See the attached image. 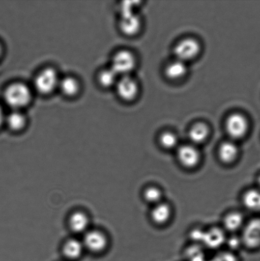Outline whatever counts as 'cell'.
Masks as SVG:
<instances>
[{
	"label": "cell",
	"instance_id": "cell-16",
	"mask_svg": "<svg viewBox=\"0 0 260 261\" xmlns=\"http://www.w3.org/2000/svg\"><path fill=\"white\" fill-rule=\"evenodd\" d=\"M242 201L249 211H260V189H251L244 192Z\"/></svg>",
	"mask_w": 260,
	"mask_h": 261
},
{
	"label": "cell",
	"instance_id": "cell-2",
	"mask_svg": "<svg viewBox=\"0 0 260 261\" xmlns=\"http://www.w3.org/2000/svg\"><path fill=\"white\" fill-rule=\"evenodd\" d=\"M178 163L187 170H193L199 166L202 155L197 146L189 143L179 146L177 149Z\"/></svg>",
	"mask_w": 260,
	"mask_h": 261
},
{
	"label": "cell",
	"instance_id": "cell-24",
	"mask_svg": "<svg viewBox=\"0 0 260 261\" xmlns=\"http://www.w3.org/2000/svg\"><path fill=\"white\" fill-rule=\"evenodd\" d=\"M185 257L187 261H208L205 251L199 245L193 244L188 248L185 252Z\"/></svg>",
	"mask_w": 260,
	"mask_h": 261
},
{
	"label": "cell",
	"instance_id": "cell-7",
	"mask_svg": "<svg viewBox=\"0 0 260 261\" xmlns=\"http://www.w3.org/2000/svg\"><path fill=\"white\" fill-rule=\"evenodd\" d=\"M136 66V59L128 50H121L114 56L111 68L117 75H129Z\"/></svg>",
	"mask_w": 260,
	"mask_h": 261
},
{
	"label": "cell",
	"instance_id": "cell-12",
	"mask_svg": "<svg viewBox=\"0 0 260 261\" xmlns=\"http://www.w3.org/2000/svg\"><path fill=\"white\" fill-rule=\"evenodd\" d=\"M117 93L124 100L131 101L138 93V85L136 81L129 75L122 76L117 83Z\"/></svg>",
	"mask_w": 260,
	"mask_h": 261
},
{
	"label": "cell",
	"instance_id": "cell-10",
	"mask_svg": "<svg viewBox=\"0 0 260 261\" xmlns=\"http://www.w3.org/2000/svg\"><path fill=\"white\" fill-rule=\"evenodd\" d=\"M172 206L167 202L163 201L152 206L150 216L152 221L155 224L162 226L169 223L172 218Z\"/></svg>",
	"mask_w": 260,
	"mask_h": 261
},
{
	"label": "cell",
	"instance_id": "cell-1",
	"mask_svg": "<svg viewBox=\"0 0 260 261\" xmlns=\"http://www.w3.org/2000/svg\"><path fill=\"white\" fill-rule=\"evenodd\" d=\"M5 103L11 108L17 110L29 104L32 93L26 85L22 83H14L7 87L4 94Z\"/></svg>",
	"mask_w": 260,
	"mask_h": 261
},
{
	"label": "cell",
	"instance_id": "cell-29",
	"mask_svg": "<svg viewBox=\"0 0 260 261\" xmlns=\"http://www.w3.org/2000/svg\"><path fill=\"white\" fill-rule=\"evenodd\" d=\"M2 54H3V47L1 44V43H0V58H1Z\"/></svg>",
	"mask_w": 260,
	"mask_h": 261
},
{
	"label": "cell",
	"instance_id": "cell-28",
	"mask_svg": "<svg viewBox=\"0 0 260 261\" xmlns=\"http://www.w3.org/2000/svg\"><path fill=\"white\" fill-rule=\"evenodd\" d=\"M5 119H6V116H5L4 109H3L2 107L0 106V127L5 123Z\"/></svg>",
	"mask_w": 260,
	"mask_h": 261
},
{
	"label": "cell",
	"instance_id": "cell-8",
	"mask_svg": "<svg viewBox=\"0 0 260 261\" xmlns=\"http://www.w3.org/2000/svg\"><path fill=\"white\" fill-rule=\"evenodd\" d=\"M226 231L222 227H212L204 229L200 245L210 250H217L225 245Z\"/></svg>",
	"mask_w": 260,
	"mask_h": 261
},
{
	"label": "cell",
	"instance_id": "cell-21",
	"mask_svg": "<svg viewBox=\"0 0 260 261\" xmlns=\"http://www.w3.org/2000/svg\"><path fill=\"white\" fill-rule=\"evenodd\" d=\"M65 95L73 96L76 95L80 89V84L75 78L66 76L60 81L59 86Z\"/></svg>",
	"mask_w": 260,
	"mask_h": 261
},
{
	"label": "cell",
	"instance_id": "cell-22",
	"mask_svg": "<svg viewBox=\"0 0 260 261\" xmlns=\"http://www.w3.org/2000/svg\"><path fill=\"white\" fill-rule=\"evenodd\" d=\"M5 122L10 129L19 130L25 126V117L24 114L15 111L6 116Z\"/></svg>",
	"mask_w": 260,
	"mask_h": 261
},
{
	"label": "cell",
	"instance_id": "cell-30",
	"mask_svg": "<svg viewBox=\"0 0 260 261\" xmlns=\"http://www.w3.org/2000/svg\"><path fill=\"white\" fill-rule=\"evenodd\" d=\"M258 181V184H259V188H260V176H259Z\"/></svg>",
	"mask_w": 260,
	"mask_h": 261
},
{
	"label": "cell",
	"instance_id": "cell-4",
	"mask_svg": "<svg viewBox=\"0 0 260 261\" xmlns=\"http://www.w3.org/2000/svg\"><path fill=\"white\" fill-rule=\"evenodd\" d=\"M60 81L57 73L53 69L46 68L36 76L35 87L39 93L48 94L59 86Z\"/></svg>",
	"mask_w": 260,
	"mask_h": 261
},
{
	"label": "cell",
	"instance_id": "cell-14",
	"mask_svg": "<svg viewBox=\"0 0 260 261\" xmlns=\"http://www.w3.org/2000/svg\"><path fill=\"white\" fill-rule=\"evenodd\" d=\"M222 228L226 232L234 233L243 229L244 226V217L239 211H233L225 215L223 219Z\"/></svg>",
	"mask_w": 260,
	"mask_h": 261
},
{
	"label": "cell",
	"instance_id": "cell-17",
	"mask_svg": "<svg viewBox=\"0 0 260 261\" xmlns=\"http://www.w3.org/2000/svg\"><path fill=\"white\" fill-rule=\"evenodd\" d=\"M84 249L82 242L77 239H71L64 245L63 252L66 257L73 260L80 257Z\"/></svg>",
	"mask_w": 260,
	"mask_h": 261
},
{
	"label": "cell",
	"instance_id": "cell-19",
	"mask_svg": "<svg viewBox=\"0 0 260 261\" xmlns=\"http://www.w3.org/2000/svg\"><path fill=\"white\" fill-rule=\"evenodd\" d=\"M70 224L71 229L76 233H85L89 226V220L85 214L78 212L71 216Z\"/></svg>",
	"mask_w": 260,
	"mask_h": 261
},
{
	"label": "cell",
	"instance_id": "cell-5",
	"mask_svg": "<svg viewBox=\"0 0 260 261\" xmlns=\"http://www.w3.org/2000/svg\"><path fill=\"white\" fill-rule=\"evenodd\" d=\"M241 237L242 244L250 249L260 247V219H254L244 224Z\"/></svg>",
	"mask_w": 260,
	"mask_h": 261
},
{
	"label": "cell",
	"instance_id": "cell-9",
	"mask_svg": "<svg viewBox=\"0 0 260 261\" xmlns=\"http://www.w3.org/2000/svg\"><path fill=\"white\" fill-rule=\"evenodd\" d=\"M120 28L125 34L131 36L136 34L141 28V20L138 15L134 14L129 7H124Z\"/></svg>",
	"mask_w": 260,
	"mask_h": 261
},
{
	"label": "cell",
	"instance_id": "cell-3",
	"mask_svg": "<svg viewBox=\"0 0 260 261\" xmlns=\"http://www.w3.org/2000/svg\"><path fill=\"white\" fill-rule=\"evenodd\" d=\"M225 128L231 140L236 142L243 138L249 129V123L245 117L241 114H233L226 119Z\"/></svg>",
	"mask_w": 260,
	"mask_h": 261
},
{
	"label": "cell",
	"instance_id": "cell-6",
	"mask_svg": "<svg viewBox=\"0 0 260 261\" xmlns=\"http://www.w3.org/2000/svg\"><path fill=\"white\" fill-rule=\"evenodd\" d=\"M200 50V45L197 40L188 38L181 41L176 45L175 55L177 60L186 63L197 57Z\"/></svg>",
	"mask_w": 260,
	"mask_h": 261
},
{
	"label": "cell",
	"instance_id": "cell-20",
	"mask_svg": "<svg viewBox=\"0 0 260 261\" xmlns=\"http://www.w3.org/2000/svg\"><path fill=\"white\" fill-rule=\"evenodd\" d=\"M142 198L147 203L154 206L163 201L164 193L161 188L157 186H149L144 189Z\"/></svg>",
	"mask_w": 260,
	"mask_h": 261
},
{
	"label": "cell",
	"instance_id": "cell-11",
	"mask_svg": "<svg viewBox=\"0 0 260 261\" xmlns=\"http://www.w3.org/2000/svg\"><path fill=\"white\" fill-rule=\"evenodd\" d=\"M239 155V149L236 142L225 141L221 143L218 149L219 160L225 165H231L236 162Z\"/></svg>",
	"mask_w": 260,
	"mask_h": 261
},
{
	"label": "cell",
	"instance_id": "cell-15",
	"mask_svg": "<svg viewBox=\"0 0 260 261\" xmlns=\"http://www.w3.org/2000/svg\"><path fill=\"white\" fill-rule=\"evenodd\" d=\"M210 129L207 125L200 122L197 123L191 127L188 137L192 144L195 146L203 144L210 137Z\"/></svg>",
	"mask_w": 260,
	"mask_h": 261
},
{
	"label": "cell",
	"instance_id": "cell-26",
	"mask_svg": "<svg viewBox=\"0 0 260 261\" xmlns=\"http://www.w3.org/2000/svg\"><path fill=\"white\" fill-rule=\"evenodd\" d=\"M208 261H241L235 252L225 250L216 254L213 257L209 259Z\"/></svg>",
	"mask_w": 260,
	"mask_h": 261
},
{
	"label": "cell",
	"instance_id": "cell-27",
	"mask_svg": "<svg viewBox=\"0 0 260 261\" xmlns=\"http://www.w3.org/2000/svg\"><path fill=\"white\" fill-rule=\"evenodd\" d=\"M225 245H227L229 251L235 252V250L238 249L243 244L241 237L232 236L230 238H226Z\"/></svg>",
	"mask_w": 260,
	"mask_h": 261
},
{
	"label": "cell",
	"instance_id": "cell-25",
	"mask_svg": "<svg viewBox=\"0 0 260 261\" xmlns=\"http://www.w3.org/2000/svg\"><path fill=\"white\" fill-rule=\"evenodd\" d=\"M118 75L111 68L106 69L99 73V81L101 85L109 87L117 83Z\"/></svg>",
	"mask_w": 260,
	"mask_h": 261
},
{
	"label": "cell",
	"instance_id": "cell-23",
	"mask_svg": "<svg viewBox=\"0 0 260 261\" xmlns=\"http://www.w3.org/2000/svg\"><path fill=\"white\" fill-rule=\"evenodd\" d=\"M160 146L165 150L175 149L178 146V138L174 133L166 132L162 133L159 137Z\"/></svg>",
	"mask_w": 260,
	"mask_h": 261
},
{
	"label": "cell",
	"instance_id": "cell-13",
	"mask_svg": "<svg viewBox=\"0 0 260 261\" xmlns=\"http://www.w3.org/2000/svg\"><path fill=\"white\" fill-rule=\"evenodd\" d=\"M82 242L85 249L94 252L103 251L108 245L105 235L99 231H86Z\"/></svg>",
	"mask_w": 260,
	"mask_h": 261
},
{
	"label": "cell",
	"instance_id": "cell-18",
	"mask_svg": "<svg viewBox=\"0 0 260 261\" xmlns=\"http://www.w3.org/2000/svg\"><path fill=\"white\" fill-rule=\"evenodd\" d=\"M165 75L170 80H178L185 76L187 73L186 63L176 60L168 65L165 70Z\"/></svg>",
	"mask_w": 260,
	"mask_h": 261
}]
</instances>
